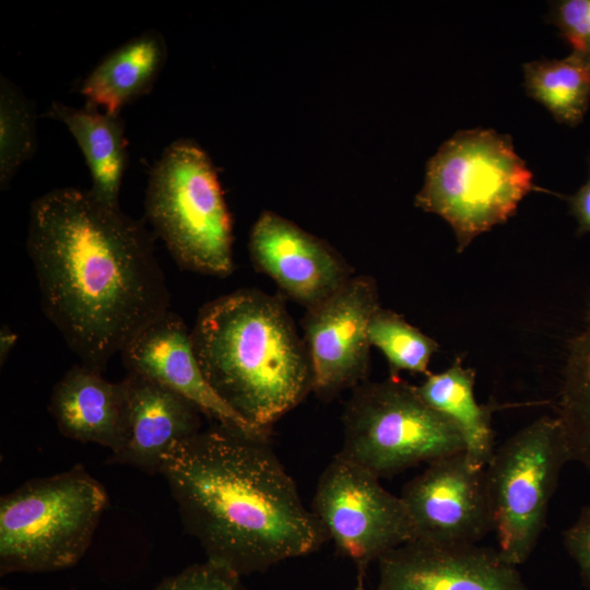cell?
<instances>
[{
	"label": "cell",
	"mask_w": 590,
	"mask_h": 590,
	"mask_svg": "<svg viewBox=\"0 0 590 590\" xmlns=\"http://www.w3.org/2000/svg\"><path fill=\"white\" fill-rule=\"evenodd\" d=\"M26 249L44 314L98 371L170 310L153 234L90 190L56 188L35 199Z\"/></svg>",
	"instance_id": "obj_1"
},
{
	"label": "cell",
	"mask_w": 590,
	"mask_h": 590,
	"mask_svg": "<svg viewBox=\"0 0 590 590\" xmlns=\"http://www.w3.org/2000/svg\"><path fill=\"white\" fill-rule=\"evenodd\" d=\"M160 473L206 560L239 577L308 555L328 540L268 438L216 424L175 444Z\"/></svg>",
	"instance_id": "obj_2"
},
{
	"label": "cell",
	"mask_w": 590,
	"mask_h": 590,
	"mask_svg": "<svg viewBox=\"0 0 590 590\" xmlns=\"http://www.w3.org/2000/svg\"><path fill=\"white\" fill-rule=\"evenodd\" d=\"M191 340L212 388L260 429L269 432L311 391L305 342L274 296L241 288L204 304Z\"/></svg>",
	"instance_id": "obj_3"
},
{
	"label": "cell",
	"mask_w": 590,
	"mask_h": 590,
	"mask_svg": "<svg viewBox=\"0 0 590 590\" xmlns=\"http://www.w3.org/2000/svg\"><path fill=\"white\" fill-rule=\"evenodd\" d=\"M534 189L533 174L508 134L460 130L429 158L415 205L441 216L462 252L480 234L512 216Z\"/></svg>",
	"instance_id": "obj_4"
},
{
	"label": "cell",
	"mask_w": 590,
	"mask_h": 590,
	"mask_svg": "<svg viewBox=\"0 0 590 590\" xmlns=\"http://www.w3.org/2000/svg\"><path fill=\"white\" fill-rule=\"evenodd\" d=\"M104 486L81 465L27 481L0 500V573L75 565L107 506Z\"/></svg>",
	"instance_id": "obj_5"
},
{
	"label": "cell",
	"mask_w": 590,
	"mask_h": 590,
	"mask_svg": "<svg viewBox=\"0 0 590 590\" xmlns=\"http://www.w3.org/2000/svg\"><path fill=\"white\" fill-rule=\"evenodd\" d=\"M145 217L176 263L227 276L234 270L232 222L209 155L193 141L176 140L151 170Z\"/></svg>",
	"instance_id": "obj_6"
},
{
	"label": "cell",
	"mask_w": 590,
	"mask_h": 590,
	"mask_svg": "<svg viewBox=\"0 0 590 590\" xmlns=\"http://www.w3.org/2000/svg\"><path fill=\"white\" fill-rule=\"evenodd\" d=\"M342 421L339 453L379 479L464 451L455 425L399 376L356 386Z\"/></svg>",
	"instance_id": "obj_7"
},
{
	"label": "cell",
	"mask_w": 590,
	"mask_h": 590,
	"mask_svg": "<svg viewBox=\"0 0 590 590\" xmlns=\"http://www.w3.org/2000/svg\"><path fill=\"white\" fill-rule=\"evenodd\" d=\"M568 461L557 418L543 416L495 449L485 465L497 550L510 564L522 565L534 551Z\"/></svg>",
	"instance_id": "obj_8"
},
{
	"label": "cell",
	"mask_w": 590,
	"mask_h": 590,
	"mask_svg": "<svg viewBox=\"0 0 590 590\" xmlns=\"http://www.w3.org/2000/svg\"><path fill=\"white\" fill-rule=\"evenodd\" d=\"M312 512L337 550L365 574L371 562L414 539V528L400 496L379 477L335 455L317 484Z\"/></svg>",
	"instance_id": "obj_9"
},
{
	"label": "cell",
	"mask_w": 590,
	"mask_h": 590,
	"mask_svg": "<svg viewBox=\"0 0 590 590\" xmlns=\"http://www.w3.org/2000/svg\"><path fill=\"white\" fill-rule=\"evenodd\" d=\"M370 276H352L337 292L307 308L303 321L311 391L329 399L364 382L369 367L370 319L379 308Z\"/></svg>",
	"instance_id": "obj_10"
},
{
	"label": "cell",
	"mask_w": 590,
	"mask_h": 590,
	"mask_svg": "<svg viewBox=\"0 0 590 590\" xmlns=\"http://www.w3.org/2000/svg\"><path fill=\"white\" fill-rule=\"evenodd\" d=\"M414 539L440 544H476L494 531L485 468L464 451L439 458L409 481L400 495Z\"/></svg>",
	"instance_id": "obj_11"
},
{
	"label": "cell",
	"mask_w": 590,
	"mask_h": 590,
	"mask_svg": "<svg viewBox=\"0 0 590 590\" xmlns=\"http://www.w3.org/2000/svg\"><path fill=\"white\" fill-rule=\"evenodd\" d=\"M498 550L413 539L378 560L377 590H532Z\"/></svg>",
	"instance_id": "obj_12"
},
{
	"label": "cell",
	"mask_w": 590,
	"mask_h": 590,
	"mask_svg": "<svg viewBox=\"0 0 590 590\" xmlns=\"http://www.w3.org/2000/svg\"><path fill=\"white\" fill-rule=\"evenodd\" d=\"M129 374L152 379L177 392L216 424L268 438L234 411L212 388L196 356L191 331L168 310L145 327L120 353Z\"/></svg>",
	"instance_id": "obj_13"
},
{
	"label": "cell",
	"mask_w": 590,
	"mask_h": 590,
	"mask_svg": "<svg viewBox=\"0 0 590 590\" xmlns=\"http://www.w3.org/2000/svg\"><path fill=\"white\" fill-rule=\"evenodd\" d=\"M249 252L260 272L307 308L352 278L350 268L329 245L269 211L251 229Z\"/></svg>",
	"instance_id": "obj_14"
},
{
	"label": "cell",
	"mask_w": 590,
	"mask_h": 590,
	"mask_svg": "<svg viewBox=\"0 0 590 590\" xmlns=\"http://www.w3.org/2000/svg\"><path fill=\"white\" fill-rule=\"evenodd\" d=\"M122 381L127 397L126 438L110 461L160 473L169 449L201 430V412L177 392L146 377L128 373Z\"/></svg>",
	"instance_id": "obj_15"
},
{
	"label": "cell",
	"mask_w": 590,
	"mask_h": 590,
	"mask_svg": "<svg viewBox=\"0 0 590 590\" xmlns=\"http://www.w3.org/2000/svg\"><path fill=\"white\" fill-rule=\"evenodd\" d=\"M62 435L118 453L125 444L127 397L123 381L111 382L84 364L72 366L55 385L48 405Z\"/></svg>",
	"instance_id": "obj_16"
},
{
	"label": "cell",
	"mask_w": 590,
	"mask_h": 590,
	"mask_svg": "<svg viewBox=\"0 0 590 590\" xmlns=\"http://www.w3.org/2000/svg\"><path fill=\"white\" fill-rule=\"evenodd\" d=\"M167 58L163 35L151 30L107 54L83 79L80 93L86 106L108 114L121 109L153 87Z\"/></svg>",
	"instance_id": "obj_17"
},
{
	"label": "cell",
	"mask_w": 590,
	"mask_h": 590,
	"mask_svg": "<svg viewBox=\"0 0 590 590\" xmlns=\"http://www.w3.org/2000/svg\"><path fill=\"white\" fill-rule=\"evenodd\" d=\"M47 116L62 122L76 141L91 174V193L109 205H119L128 164L125 125L120 115L85 106L52 102Z\"/></svg>",
	"instance_id": "obj_18"
},
{
	"label": "cell",
	"mask_w": 590,
	"mask_h": 590,
	"mask_svg": "<svg viewBox=\"0 0 590 590\" xmlns=\"http://www.w3.org/2000/svg\"><path fill=\"white\" fill-rule=\"evenodd\" d=\"M415 390L426 404L455 425L469 460L485 468L495 451L494 434L491 409L479 404L474 396L473 369L457 361L442 373L427 375Z\"/></svg>",
	"instance_id": "obj_19"
},
{
	"label": "cell",
	"mask_w": 590,
	"mask_h": 590,
	"mask_svg": "<svg viewBox=\"0 0 590 590\" xmlns=\"http://www.w3.org/2000/svg\"><path fill=\"white\" fill-rule=\"evenodd\" d=\"M528 96L542 104L559 123L577 127L590 104V64L569 55L523 64Z\"/></svg>",
	"instance_id": "obj_20"
},
{
	"label": "cell",
	"mask_w": 590,
	"mask_h": 590,
	"mask_svg": "<svg viewBox=\"0 0 590 590\" xmlns=\"http://www.w3.org/2000/svg\"><path fill=\"white\" fill-rule=\"evenodd\" d=\"M556 418L569 460L590 471V298L583 328L568 347Z\"/></svg>",
	"instance_id": "obj_21"
},
{
	"label": "cell",
	"mask_w": 590,
	"mask_h": 590,
	"mask_svg": "<svg viewBox=\"0 0 590 590\" xmlns=\"http://www.w3.org/2000/svg\"><path fill=\"white\" fill-rule=\"evenodd\" d=\"M37 146L36 116L24 93L0 76V188L5 190Z\"/></svg>",
	"instance_id": "obj_22"
},
{
	"label": "cell",
	"mask_w": 590,
	"mask_h": 590,
	"mask_svg": "<svg viewBox=\"0 0 590 590\" xmlns=\"http://www.w3.org/2000/svg\"><path fill=\"white\" fill-rule=\"evenodd\" d=\"M368 337L370 345L386 356L391 376L398 377L402 370L429 375L428 364L438 344L399 314L379 307L370 319Z\"/></svg>",
	"instance_id": "obj_23"
},
{
	"label": "cell",
	"mask_w": 590,
	"mask_h": 590,
	"mask_svg": "<svg viewBox=\"0 0 590 590\" xmlns=\"http://www.w3.org/2000/svg\"><path fill=\"white\" fill-rule=\"evenodd\" d=\"M548 17L571 47V55L590 64V0L553 2Z\"/></svg>",
	"instance_id": "obj_24"
},
{
	"label": "cell",
	"mask_w": 590,
	"mask_h": 590,
	"mask_svg": "<svg viewBox=\"0 0 590 590\" xmlns=\"http://www.w3.org/2000/svg\"><path fill=\"white\" fill-rule=\"evenodd\" d=\"M153 590H246L240 577L208 560L164 579Z\"/></svg>",
	"instance_id": "obj_25"
},
{
	"label": "cell",
	"mask_w": 590,
	"mask_h": 590,
	"mask_svg": "<svg viewBox=\"0 0 590 590\" xmlns=\"http://www.w3.org/2000/svg\"><path fill=\"white\" fill-rule=\"evenodd\" d=\"M564 545L578 566L585 587L590 590V505L563 533Z\"/></svg>",
	"instance_id": "obj_26"
},
{
	"label": "cell",
	"mask_w": 590,
	"mask_h": 590,
	"mask_svg": "<svg viewBox=\"0 0 590 590\" xmlns=\"http://www.w3.org/2000/svg\"><path fill=\"white\" fill-rule=\"evenodd\" d=\"M588 162L587 181L576 193L566 198L570 213L578 223L577 235L590 233V156Z\"/></svg>",
	"instance_id": "obj_27"
},
{
	"label": "cell",
	"mask_w": 590,
	"mask_h": 590,
	"mask_svg": "<svg viewBox=\"0 0 590 590\" xmlns=\"http://www.w3.org/2000/svg\"><path fill=\"white\" fill-rule=\"evenodd\" d=\"M17 340V335L10 327L3 326L0 330V363L7 361L11 350L14 347Z\"/></svg>",
	"instance_id": "obj_28"
},
{
	"label": "cell",
	"mask_w": 590,
	"mask_h": 590,
	"mask_svg": "<svg viewBox=\"0 0 590 590\" xmlns=\"http://www.w3.org/2000/svg\"><path fill=\"white\" fill-rule=\"evenodd\" d=\"M364 575L365 574H363V573H358L357 583H356V587L354 588V590H366L365 583H364Z\"/></svg>",
	"instance_id": "obj_29"
},
{
	"label": "cell",
	"mask_w": 590,
	"mask_h": 590,
	"mask_svg": "<svg viewBox=\"0 0 590 590\" xmlns=\"http://www.w3.org/2000/svg\"><path fill=\"white\" fill-rule=\"evenodd\" d=\"M2 590H5V589H2Z\"/></svg>",
	"instance_id": "obj_30"
}]
</instances>
